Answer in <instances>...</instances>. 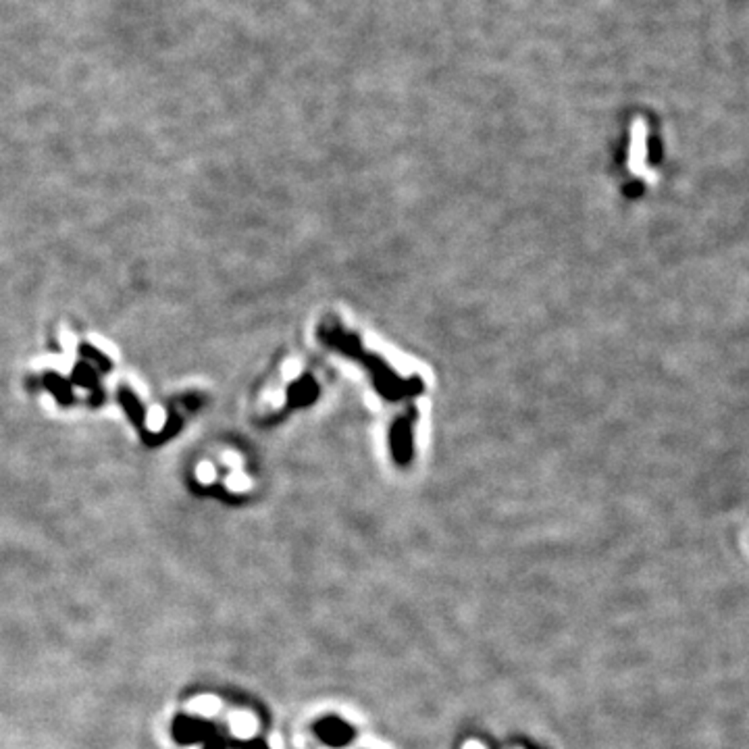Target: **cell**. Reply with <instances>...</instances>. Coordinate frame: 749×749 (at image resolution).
I'll use <instances>...</instances> for the list:
<instances>
[{
  "label": "cell",
  "mask_w": 749,
  "mask_h": 749,
  "mask_svg": "<svg viewBox=\"0 0 749 749\" xmlns=\"http://www.w3.org/2000/svg\"><path fill=\"white\" fill-rule=\"evenodd\" d=\"M217 733V726L211 720L204 718H191L186 714H179L173 720V739L179 745H196L208 741Z\"/></svg>",
  "instance_id": "6da1fadb"
},
{
  "label": "cell",
  "mask_w": 749,
  "mask_h": 749,
  "mask_svg": "<svg viewBox=\"0 0 749 749\" xmlns=\"http://www.w3.org/2000/svg\"><path fill=\"white\" fill-rule=\"evenodd\" d=\"M314 735L329 748H343L354 739V726L343 722L337 716H325L314 722Z\"/></svg>",
  "instance_id": "7a4b0ae2"
},
{
  "label": "cell",
  "mask_w": 749,
  "mask_h": 749,
  "mask_svg": "<svg viewBox=\"0 0 749 749\" xmlns=\"http://www.w3.org/2000/svg\"><path fill=\"white\" fill-rule=\"evenodd\" d=\"M233 743L235 741H231L229 737H225L223 733H215L208 741H204L202 745H204V749H233Z\"/></svg>",
  "instance_id": "3957f363"
},
{
  "label": "cell",
  "mask_w": 749,
  "mask_h": 749,
  "mask_svg": "<svg viewBox=\"0 0 749 749\" xmlns=\"http://www.w3.org/2000/svg\"><path fill=\"white\" fill-rule=\"evenodd\" d=\"M233 748L240 749H269V745L262 741V739H250V741H244V743H233Z\"/></svg>",
  "instance_id": "277c9868"
},
{
  "label": "cell",
  "mask_w": 749,
  "mask_h": 749,
  "mask_svg": "<svg viewBox=\"0 0 749 749\" xmlns=\"http://www.w3.org/2000/svg\"><path fill=\"white\" fill-rule=\"evenodd\" d=\"M464 749H483L479 743H468V745H464Z\"/></svg>",
  "instance_id": "5b68a950"
}]
</instances>
